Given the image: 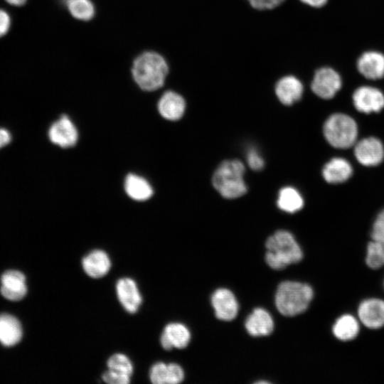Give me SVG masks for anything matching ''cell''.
<instances>
[{"mask_svg": "<svg viewBox=\"0 0 384 384\" xmlns=\"http://www.w3.org/2000/svg\"><path fill=\"white\" fill-rule=\"evenodd\" d=\"M245 327L252 336H268L273 331L274 321L267 310L256 308L247 317Z\"/></svg>", "mask_w": 384, "mask_h": 384, "instance_id": "cell-17", "label": "cell"}, {"mask_svg": "<svg viewBox=\"0 0 384 384\" xmlns=\"http://www.w3.org/2000/svg\"><path fill=\"white\" fill-rule=\"evenodd\" d=\"M186 102L179 94L167 91L160 98L158 109L161 115L166 119L175 121L184 114Z\"/></svg>", "mask_w": 384, "mask_h": 384, "instance_id": "cell-19", "label": "cell"}, {"mask_svg": "<svg viewBox=\"0 0 384 384\" xmlns=\"http://www.w3.org/2000/svg\"><path fill=\"white\" fill-rule=\"evenodd\" d=\"M117 298L129 313L137 312L142 304V297L136 282L129 277L119 279L116 284Z\"/></svg>", "mask_w": 384, "mask_h": 384, "instance_id": "cell-11", "label": "cell"}, {"mask_svg": "<svg viewBox=\"0 0 384 384\" xmlns=\"http://www.w3.org/2000/svg\"><path fill=\"white\" fill-rule=\"evenodd\" d=\"M323 132L330 145L338 149H348L356 141L358 127L350 116L336 113L326 120Z\"/></svg>", "mask_w": 384, "mask_h": 384, "instance_id": "cell-5", "label": "cell"}, {"mask_svg": "<svg viewBox=\"0 0 384 384\" xmlns=\"http://www.w3.org/2000/svg\"><path fill=\"white\" fill-rule=\"evenodd\" d=\"M191 341V333L183 324L174 322L167 324L161 334L160 342L165 350L186 348Z\"/></svg>", "mask_w": 384, "mask_h": 384, "instance_id": "cell-15", "label": "cell"}, {"mask_svg": "<svg viewBox=\"0 0 384 384\" xmlns=\"http://www.w3.org/2000/svg\"><path fill=\"white\" fill-rule=\"evenodd\" d=\"M360 321L372 329L384 326V301L377 298L363 301L358 308Z\"/></svg>", "mask_w": 384, "mask_h": 384, "instance_id": "cell-10", "label": "cell"}, {"mask_svg": "<svg viewBox=\"0 0 384 384\" xmlns=\"http://www.w3.org/2000/svg\"><path fill=\"white\" fill-rule=\"evenodd\" d=\"M304 86L295 76L287 75L280 78L275 85V93L284 105H292L302 97Z\"/></svg>", "mask_w": 384, "mask_h": 384, "instance_id": "cell-16", "label": "cell"}, {"mask_svg": "<svg viewBox=\"0 0 384 384\" xmlns=\"http://www.w3.org/2000/svg\"><path fill=\"white\" fill-rule=\"evenodd\" d=\"M11 137L8 130L0 128V149L8 144Z\"/></svg>", "mask_w": 384, "mask_h": 384, "instance_id": "cell-35", "label": "cell"}, {"mask_svg": "<svg viewBox=\"0 0 384 384\" xmlns=\"http://www.w3.org/2000/svg\"><path fill=\"white\" fill-rule=\"evenodd\" d=\"M107 365L109 370L123 375L131 377L133 373L134 367L132 361L122 353H115L111 356L107 360Z\"/></svg>", "mask_w": 384, "mask_h": 384, "instance_id": "cell-27", "label": "cell"}, {"mask_svg": "<svg viewBox=\"0 0 384 384\" xmlns=\"http://www.w3.org/2000/svg\"><path fill=\"white\" fill-rule=\"evenodd\" d=\"M85 272L92 278H100L107 274L111 268L109 255L103 250H95L82 260Z\"/></svg>", "mask_w": 384, "mask_h": 384, "instance_id": "cell-18", "label": "cell"}, {"mask_svg": "<svg viewBox=\"0 0 384 384\" xmlns=\"http://www.w3.org/2000/svg\"><path fill=\"white\" fill-rule=\"evenodd\" d=\"M366 262L372 269H378L384 265V241L372 240L368 243Z\"/></svg>", "mask_w": 384, "mask_h": 384, "instance_id": "cell-26", "label": "cell"}, {"mask_svg": "<svg viewBox=\"0 0 384 384\" xmlns=\"http://www.w3.org/2000/svg\"><path fill=\"white\" fill-rule=\"evenodd\" d=\"M353 173L351 164L343 158H333L322 169L325 181L329 183H339L348 180Z\"/></svg>", "mask_w": 384, "mask_h": 384, "instance_id": "cell-21", "label": "cell"}, {"mask_svg": "<svg viewBox=\"0 0 384 384\" xmlns=\"http://www.w3.org/2000/svg\"><path fill=\"white\" fill-rule=\"evenodd\" d=\"M168 73L169 66L166 60L154 51L140 54L135 58L132 67L134 81L145 91H154L162 87Z\"/></svg>", "mask_w": 384, "mask_h": 384, "instance_id": "cell-1", "label": "cell"}, {"mask_svg": "<svg viewBox=\"0 0 384 384\" xmlns=\"http://www.w3.org/2000/svg\"><path fill=\"white\" fill-rule=\"evenodd\" d=\"M265 246V261L274 270H282L289 265L299 262L303 257L300 246L287 230L276 231L267 238Z\"/></svg>", "mask_w": 384, "mask_h": 384, "instance_id": "cell-2", "label": "cell"}, {"mask_svg": "<svg viewBox=\"0 0 384 384\" xmlns=\"http://www.w3.org/2000/svg\"><path fill=\"white\" fill-rule=\"evenodd\" d=\"M246 158L248 166L252 170L260 171L264 168L265 161L255 147H250L247 149Z\"/></svg>", "mask_w": 384, "mask_h": 384, "instance_id": "cell-29", "label": "cell"}, {"mask_svg": "<svg viewBox=\"0 0 384 384\" xmlns=\"http://www.w3.org/2000/svg\"><path fill=\"white\" fill-rule=\"evenodd\" d=\"M373 240L384 241V210L375 218L371 231Z\"/></svg>", "mask_w": 384, "mask_h": 384, "instance_id": "cell-31", "label": "cell"}, {"mask_svg": "<svg viewBox=\"0 0 384 384\" xmlns=\"http://www.w3.org/2000/svg\"><path fill=\"white\" fill-rule=\"evenodd\" d=\"M342 86L339 73L332 68L322 67L314 73L311 88L319 97L324 100L333 98Z\"/></svg>", "mask_w": 384, "mask_h": 384, "instance_id": "cell-6", "label": "cell"}, {"mask_svg": "<svg viewBox=\"0 0 384 384\" xmlns=\"http://www.w3.org/2000/svg\"><path fill=\"white\" fill-rule=\"evenodd\" d=\"M102 378L110 384H127L130 382V376L109 369L102 374Z\"/></svg>", "mask_w": 384, "mask_h": 384, "instance_id": "cell-32", "label": "cell"}, {"mask_svg": "<svg viewBox=\"0 0 384 384\" xmlns=\"http://www.w3.org/2000/svg\"><path fill=\"white\" fill-rule=\"evenodd\" d=\"M22 337L20 321L14 316L3 313L0 314V342L6 346L18 343Z\"/></svg>", "mask_w": 384, "mask_h": 384, "instance_id": "cell-20", "label": "cell"}, {"mask_svg": "<svg viewBox=\"0 0 384 384\" xmlns=\"http://www.w3.org/2000/svg\"><path fill=\"white\" fill-rule=\"evenodd\" d=\"M124 188L128 196L136 201L147 200L153 193L150 184L144 178L135 174L127 176Z\"/></svg>", "mask_w": 384, "mask_h": 384, "instance_id": "cell-23", "label": "cell"}, {"mask_svg": "<svg viewBox=\"0 0 384 384\" xmlns=\"http://www.w3.org/2000/svg\"><path fill=\"white\" fill-rule=\"evenodd\" d=\"M277 204L280 210L294 213L302 208L304 200L297 189L291 186H286L279 191Z\"/></svg>", "mask_w": 384, "mask_h": 384, "instance_id": "cell-24", "label": "cell"}, {"mask_svg": "<svg viewBox=\"0 0 384 384\" xmlns=\"http://www.w3.org/2000/svg\"><path fill=\"white\" fill-rule=\"evenodd\" d=\"M184 379V371L177 363H171L168 364V379L167 384H177Z\"/></svg>", "mask_w": 384, "mask_h": 384, "instance_id": "cell-30", "label": "cell"}, {"mask_svg": "<svg viewBox=\"0 0 384 384\" xmlns=\"http://www.w3.org/2000/svg\"><path fill=\"white\" fill-rule=\"evenodd\" d=\"M354 154L358 161L363 166H376L384 159V147L380 139L368 137L355 145Z\"/></svg>", "mask_w": 384, "mask_h": 384, "instance_id": "cell-8", "label": "cell"}, {"mask_svg": "<svg viewBox=\"0 0 384 384\" xmlns=\"http://www.w3.org/2000/svg\"><path fill=\"white\" fill-rule=\"evenodd\" d=\"M333 334L338 339L347 341L355 338L359 332L358 320L351 314L341 316L335 321Z\"/></svg>", "mask_w": 384, "mask_h": 384, "instance_id": "cell-22", "label": "cell"}, {"mask_svg": "<svg viewBox=\"0 0 384 384\" xmlns=\"http://www.w3.org/2000/svg\"><path fill=\"white\" fill-rule=\"evenodd\" d=\"M9 4L14 6H21L24 4L26 0H6Z\"/></svg>", "mask_w": 384, "mask_h": 384, "instance_id": "cell-37", "label": "cell"}, {"mask_svg": "<svg viewBox=\"0 0 384 384\" xmlns=\"http://www.w3.org/2000/svg\"><path fill=\"white\" fill-rule=\"evenodd\" d=\"M251 5V6H254L257 1L260 0H247Z\"/></svg>", "mask_w": 384, "mask_h": 384, "instance_id": "cell-38", "label": "cell"}, {"mask_svg": "<svg viewBox=\"0 0 384 384\" xmlns=\"http://www.w3.org/2000/svg\"><path fill=\"white\" fill-rule=\"evenodd\" d=\"M149 378L154 384H167L168 364L164 362L154 363L149 371Z\"/></svg>", "mask_w": 384, "mask_h": 384, "instance_id": "cell-28", "label": "cell"}, {"mask_svg": "<svg viewBox=\"0 0 384 384\" xmlns=\"http://www.w3.org/2000/svg\"><path fill=\"white\" fill-rule=\"evenodd\" d=\"M358 73L369 80H379L384 77V54L376 50L363 53L357 59Z\"/></svg>", "mask_w": 384, "mask_h": 384, "instance_id": "cell-12", "label": "cell"}, {"mask_svg": "<svg viewBox=\"0 0 384 384\" xmlns=\"http://www.w3.org/2000/svg\"><path fill=\"white\" fill-rule=\"evenodd\" d=\"M211 304L220 320L231 321L238 314V303L234 294L228 289H216L211 296Z\"/></svg>", "mask_w": 384, "mask_h": 384, "instance_id": "cell-9", "label": "cell"}, {"mask_svg": "<svg viewBox=\"0 0 384 384\" xmlns=\"http://www.w3.org/2000/svg\"><path fill=\"white\" fill-rule=\"evenodd\" d=\"M284 1L285 0H260L252 6V8L257 10L272 9L282 4Z\"/></svg>", "mask_w": 384, "mask_h": 384, "instance_id": "cell-33", "label": "cell"}, {"mask_svg": "<svg viewBox=\"0 0 384 384\" xmlns=\"http://www.w3.org/2000/svg\"><path fill=\"white\" fill-rule=\"evenodd\" d=\"M10 26V18L4 10L0 9V37L7 33Z\"/></svg>", "mask_w": 384, "mask_h": 384, "instance_id": "cell-34", "label": "cell"}, {"mask_svg": "<svg viewBox=\"0 0 384 384\" xmlns=\"http://www.w3.org/2000/svg\"><path fill=\"white\" fill-rule=\"evenodd\" d=\"M313 296V289L309 284L284 281L278 285L276 291V307L284 316H296L306 310Z\"/></svg>", "mask_w": 384, "mask_h": 384, "instance_id": "cell-3", "label": "cell"}, {"mask_svg": "<svg viewBox=\"0 0 384 384\" xmlns=\"http://www.w3.org/2000/svg\"><path fill=\"white\" fill-rule=\"evenodd\" d=\"M244 174L245 166L240 160H225L215 169L212 178L213 185L225 198L240 197L247 192Z\"/></svg>", "mask_w": 384, "mask_h": 384, "instance_id": "cell-4", "label": "cell"}, {"mask_svg": "<svg viewBox=\"0 0 384 384\" xmlns=\"http://www.w3.org/2000/svg\"><path fill=\"white\" fill-rule=\"evenodd\" d=\"M302 3L311 7L320 8L324 6L328 0H300Z\"/></svg>", "mask_w": 384, "mask_h": 384, "instance_id": "cell-36", "label": "cell"}, {"mask_svg": "<svg viewBox=\"0 0 384 384\" xmlns=\"http://www.w3.org/2000/svg\"><path fill=\"white\" fill-rule=\"evenodd\" d=\"M50 140L55 144L67 148L74 146L78 140V132L66 115L62 116L49 129Z\"/></svg>", "mask_w": 384, "mask_h": 384, "instance_id": "cell-13", "label": "cell"}, {"mask_svg": "<svg viewBox=\"0 0 384 384\" xmlns=\"http://www.w3.org/2000/svg\"><path fill=\"white\" fill-rule=\"evenodd\" d=\"M70 14L76 19L89 21L95 15V6L90 0H67Z\"/></svg>", "mask_w": 384, "mask_h": 384, "instance_id": "cell-25", "label": "cell"}, {"mask_svg": "<svg viewBox=\"0 0 384 384\" xmlns=\"http://www.w3.org/2000/svg\"><path fill=\"white\" fill-rule=\"evenodd\" d=\"M356 109L366 114L380 112L384 107V95L372 86H361L352 95Z\"/></svg>", "mask_w": 384, "mask_h": 384, "instance_id": "cell-7", "label": "cell"}, {"mask_svg": "<svg viewBox=\"0 0 384 384\" xmlns=\"http://www.w3.org/2000/svg\"><path fill=\"white\" fill-rule=\"evenodd\" d=\"M1 293L11 301L22 299L27 293L25 275L18 270H8L1 278Z\"/></svg>", "mask_w": 384, "mask_h": 384, "instance_id": "cell-14", "label": "cell"}]
</instances>
